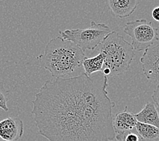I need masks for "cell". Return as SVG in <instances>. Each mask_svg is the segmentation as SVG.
<instances>
[{
    "label": "cell",
    "mask_w": 159,
    "mask_h": 141,
    "mask_svg": "<svg viewBox=\"0 0 159 141\" xmlns=\"http://www.w3.org/2000/svg\"><path fill=\"white\" fill-rule=\"evenodd\" d=\"M108 77L85 73L45 82L32 101L39 134L49 141H111L115 139Z\"/></svg>",
    "instance_id": "cell-1"
},
{
    "label": "cell",
    "mask_w": 159,
    "mask_h": 141,
    "mask_svg": "<svg viewBox=\"0 0 159 141\" xmlns=\"http://www.w3.org/2000/svg\"><path fill=\"white\" fill-rule=\"evenodd\" d=\"M85 58V52L78 45L59 36L49 41L44 53L37 59L53 77L64 79L73 78Z\"/></svg>",
    "instance_id": "cell-2"
},
{
    "label": "cell",
    "mask_w": 159,
    "mask_h": 141,
    "mask_svg": "<svg viewBox=\"0 0 159 141\" xmlns=\"http://www.w3.org/2000/svg\"><path fill=\"white\" fill-rule=\"evenodd\" d=\"M98 53L104 56L102 73L107 77L118 76L129 69L135 53L131 44L116 31H112L98 45Z\"/></svg>",
    "instance_id": "cell-3"
},
{
    "label": "cell",
    "mask_w": 159,
    "mask_h": 141,
    "mask_svg": "<svg viewBox=\"0 0 159 141\" xmlns=\"http://www.w3.org/2000/svg\"><path fill=\"white\" fill-rule=\"evenodd\" d=\"M111 32L108 25L92 21L90 27L67 29L60 31L59 33L63 39L73 42L85 52L88 49L93 50L98 48Z\"/></svg>",
    "instance_id": "cell-4"
},
{
    "label": "cell",
    "mask_w": 159,
    "mask_h": 141,
    "mask_svg": "<svg viewBox=\"0 0 159 141\" xmlns=\"http://www.w3.org/2000/svg\"><path fill=\"white\" fill-rule=\"evenodd\" d=\"M123 31L131 37L134 49L138 52L146 50L159 40L158 29L146 19L127 22Z\"/></svg>",
    "instance_id": "cell-5"
},
{
    "label": "cell",
    "mask_w": 159,
    "mask_h": 141,
    "mask_svg": "<svg viewBox=\"0 0 159 141\" xmlns=\"http://www.w3.org/2000/svg\"><path fill=\"white\" fill-rule=\"evenodd\" d=\"M140 63L146 79L159 82V44L146 49L140 59Z\"/></svg>",
    "instance_id": "cell-6"
},
{
    "label": "cell",
    "mask_w": 159,
    "mask_h": 141,
    "mask_svg": "<svg viewBox=\"0 0 159 141\" xmlns=\"http://www.w3.org/2000/svg\"><path fill=\"white\" fill-rule=\"evenodd\" d=\"M137 122L135 114L129 112L126 105L124 110L116 114L113 119L115 139L118 141H123L127 133L131 132L135 128Z\"/></svg>",
    "instance_id": "cell-7"
},
{
    "label": "cell",
    "mask_w": 159,
    "mask_h": 141,
    "mask_svg": "<svg viewBox=\"0 0 159 141\" xmlns=\"http://www.w3.org/2000/svg\"><path fill=\"white\" fill-rule=\"evenodd\" d=\"M24 133V125L18 117H7L0 121V138L6 141L20 140Z\"/></svg>",
    "instance_id": "cell-8"
},
{
    "label": "cell",
    "mask_w": 159,
    "mask_h": 141,
    "mask_svg": "<svg viewBox=\"0 0 159 141\" xmlns=\"http://www.w3.org/2000/svg\"><path fill=\"white\" fill-rule=\"evenodd\" d=\"M106 3L115 16L125 18L134 12L138 0H106Z\"/></svg>",
    "instance_id": "cell-9"
},
{
    "label": "cell",
    "mask_w": 159,
    "mask_h": 141,
    "mask_svg": "<svg viewBox=\"0 0 159 141\" xmlns=\"http://www.w3.org/2000/svg\"><path fill=\"white\" fill-rule=\"evenodd\" d=\"M136 120L140 123L152 125L159 128V113L152 102H148L140 111L135 114Z\"/></svg>",
    "instance_id": "cell-10"
},
{
    "label": "cell",
    "mask_w": 159,
    "mask_h": 141,
    "mask_svg": "<svg viewBox=\"0 0 159 141\" xmlns=\"http://www.w3.org/2000/svg\"><path fill=\"white\" fill-rule=\"evenodd\" d=\"M104 63V56L102 53H98L96 56L86 58L83 62V67L85 73L91 77L92 74L97 72H102Z\"/></svg>",
    "instance_id": "cell-11"
},
{
    "label": "cell",
    "mask_w": 159,
    "mask_h": 141,
    "mask_svg": "<svg viewBox=\"0 0 159 141\" xmlns=\"http://www.w3.org/2000/svg\"><path fill=\"white\" fill-rule=\"evenodd\" d=\"M135 129L142 141H159V128L154 125L138 121Z\"/></svg>",
    "instance_id": "cell-12"
},
{
    "label": "cell",
    "mask_w": 159,
    "mask_h": 141,
    "mask_svg": "<svg viewBox=\"0 0 159 141\" xmlns=\"http://www.w3.org/2000/svg\"><path fill=\"white\" fill-rule=\"evenodd\" d=\"M10 91L6 90L3 83L0 82V109L7 112L8 111L7 101H9Z\"/></svg>",
    "instance_id": "cell-13"
},
{
    "label": "cell",
    "mask_w": 159,
    "mask_h": 141,
    "mask_svg": "<svg viewBox=\"0 0 159 141\" xmlns=\"http://www.w3.org/2000/svg\"><path fill=\"white\" fill-rule=\"evenodd\" d=\"M123 141H142V140L138 134L131 131L127 133Z\"/></svg>",
    "instance_id": "cell-14"
},
{
    "label": "cell",
    "mask_w": 159,
    "mask_h": 141,
    "mask_svg": "<svg viewBox=\"0 0 159 141\" xmlns=\"http://www.w3.org/2000/svg\"><path fill=\"white\" fill-rule=\"evenodd\" d=\"M152 101H154V104L157 105V108L158 109V111L159 113V83L157 86L156 89L154 90L153 94L152 96Z\"/></svg>",
    "instance_id": "cell-15"
},
{
    "label": "cell",
    "mask_w": 159,
    "mask_h": 141,
    "mask_svg": "<svg viewBox=\"0 0 159 141\" xmlns=\"http://www.w3.org/2000/svg\"><path fill=\"white\" fill-rule=\"evenodd\" d=\"M152 16L154 21L159 22V6L153 9L152 12Z\"/></svg>",
    "instance_id": "cell-16"
},
{
    "label": "cell",
    "mask_w": 159,
    "mask_h": 141,
    "mask_svg": "<svg viewBox=\"0 0 159 141\" xmlns=\"http://www.w3.org/2000/svg\"><path fill=\"white\" fill-rule=\"evenodd\" d=\"M0 141H6V140H3V139H2L0 138Z\"/></svg>",
    "instance_id": "cell-17"
}]
</instances>
